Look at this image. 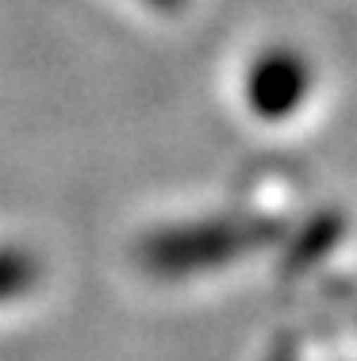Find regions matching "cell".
<instances>
[{"instance_id":"obj_3","label":"cell","mask_w":357,"mask_h":361,"mask_svg":"<svg viewBox=\"0 0 357 361\" xmlns=\"http://www.w3.org/2000/svg\"><path fill=\"white\" fill-rule=\"evenodd\" d=\"M39 281V265L23 250H0V304L31 292Z\"/></svg>"},{"instance_id":"obj_2","label":"cell","mask_w":357,"mask_h":361,"mask_svg":"<svg viewBox=\"0 0 357 361\" xmlns=\"http://www.w3.org/2000/svg\"><path fill=\"white\" fill-rule=\"evenodd\" d=\"M311 85V70L296 50H265L253 58L246 73V104L258 111L261 119H284L303 104Z\"/></svg>"},{"instance_id":"obj_1","label":"cell","mask_w":357,"mask_h":361,"mask_svg":"<svg viewBox=\"0 0 357 361\" xmlns=\"http://www.w3.org/2000/svg\"><path fill=\"white\" fill-rule=\"evenodd\" d=\"M253 243H261L258 223H196V227H173L158 231L146 246V257L161 273H189V269H208V265L231 262L234 254L250 250Z\"/></svg>"},{"instance_id":"obj_4","label":"cell","mask_w":357,"mask_h":361,"mask_svg":"<svg viewBox=\"0 0 357 361\" xmlns=\"http://www.w3.org/2000/svg\"><path fill=\"white\" fill-rule=\"evenodd\" d=\"M150 8H158V12H181L184 0H146Z\"/></svg>"}]
</instances>
